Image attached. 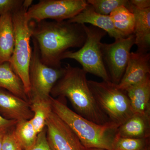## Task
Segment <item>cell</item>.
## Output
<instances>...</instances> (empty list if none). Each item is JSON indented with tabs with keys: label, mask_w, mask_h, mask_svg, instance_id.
Returning a JSON list of instances; mask_svg holds the SVG:
<instances>
[{
	"label": "cell",
	"mask_w": 150,
	"mask_h": 150,
	"mask_svg": "<svg viewBox=\"0 0 150 150\" xmlns=\"http://www.w3.org/2000/svg\"><path fill=\"white\" fill-rule=\"evenodd\" d=\"M87 5L85 0H41L30 7L26 15L29 21H64L77 15Z\"/></svg>",
	"instance_id": "cell-8"
},
{
	"label": "cell",
	"mask_w": 150,
	"mask_h": 150,
	"mask_svg": "<svg viewBox=\"0 0 150 150\" xmlns=\"http://www.w3.org/2000/svg\"><path fill=\"white\" fill-rule=\"evenodd\" d=\"M46 139L52 150H84L74 132L53 111L46 123Z\"/></svg>",
	"instance_id": "cell-10"
},
{
	"label": "cell",
	"mask_w": 150,
	"mask_h": 150,
	"mask_svg": "<svg viewBox=\"0 0 150 150\" xmlns=\"http://www.w3.org/2000/svg\"><path fill=\"white\" fill-rule=\"evenodd\" d=\"M50 100L52 111L74 132L85 148L111 150L119 126L112 122L99 125L89 121L70 109L63 97L51 96Z\"/></svg>",
	"instance_id": "cell-3"
},
{
	"label": "cell",
	"mask_w": 150,
	"mask_h": 150,
	"mask_svg": "<svg viewBox=\"0 0 150 150\" xmlns=\"http://www.w3.org/2000/svg\"><path fill=\"white\" fill-rule=\"evenodd\" d=\"M32 2V0H25L21 7L12 14L15 44L9 61L12 68L22 81L28 98L30 90L29 71L32 51L30 46L32 31L26 13Z\"/></svg>",
	"instance_id": "cell-4"
},
{
	"label": "cell",
	"mask_w": 150,
	"mask_h": 150,
	"mask_svg": "<svg viewBox=\"0 0 150 150\" xmlns=\"http://www.w3.org/2000/svg\"><path fill=\"white\" fill-rule=\"evenodd\" d=\"M115 29L124 37L134 34L135 18L134 14L125 6L115 9L109 15Z\"/></svg>",
	"instance_id": "cell-19"
},
{
	"label": "cell",
	"mask_w": 150,
	"mask_h": 150,
	"mask_svg": "<svg viewBox=\"0 0 150 150\" xmlns=\"http://www.w3.org/2000/svg\"><path fill=\"white\" fill-rule=\"evenodd\" d=\"M129 2L132 5L138 8H150V0H131Z\"/></svg>",
	"instance_id": "cell-28"
},
{
	"label": "cell",
	"mask_w": 150,
	"mask_h": 150,
	"mask_svg": "<svg viewBox=\"0 0 150 150\" xmlns=\"http://www.w3.org/2000/svg\"><path fill=\"white\" fill-rule=\"evenodd\" d=\"M67 21L69 22L79 24L88 23L104 30L115 40L125 38L115 29L109 16H105L98 13L88 4L77 15Z\"/></svg>",
	"instance_id": "cell-14"
},
{
	"label": "cell",
	"mask_w": 150,
	"mask_h": 150,
	"mask_svg": "<svg viewBox=\"0 0 150 150\" xmlns=\"http://www.w3.org/2000/svg\"><path fill=\"white\" fill-rule=\"evenodd\" d=\"M13 132L23 150L33 145L38 136L30 120L19 121L15 126Z\"/></svg>",
	"instance_id": "cell-21"
},
{
	"label": "cell",
	"mask_w": 150,
	"mask_h": 150,
	"mask_svg": "<svg viewBox=\"0 0 150 150\" xmlns=\"http://www.w3.org/2000/svg\"><path fill=\"white\" fill-rule=\"evenodd\" d=\"M88 4L93 7L98 13L109 16L115 9L121 6H126L127 0H88Z\"/></svg>",
	"instance_id": "cell-23"
},
{
	"label": "cell",
	"mask_w": 150,
	"mask_h": 150,
	"mask_svg": "<svg viewBox=\"0 0 150 150\" xmlns=\"http://www.w3.org/2000/svg\"><path fill=\"white\" fill-rule=\"evenodd\" d=\"M0 115L7 120L19 122L30 120L33 113L29 101L0 88Z\"/></svg>",
	"instance_id": "cell-12"
},
{
	"label": "cell",
	"mask_w": 150,
	"mask_h": 150,
	"mask_svg": "<svg viewBox=\"0 0 150 150\" xmlns=\"http://www.w3.org/2000/svg\"><path fill=\"white\" fill-rule=\"evenodd\" d=\"M84 150H108L105 149H100V148H88V149H86L85 148Z\"/></svg>",
	"instance_id": "cell-30"
},
{
	"label": "cell",
	"mask_w": 150,
	"mask_h": 150,
	"mask_svg": "<svg viewBox=\"0 0 150 150\" xmlns=\"http://www.w3.org/2000/svg\"><path fill=\"white\" fill-rule=\"evenodd\" d=\"M134 113L150 115V76L126 91Z\"/></svg>",
	"instance_id": "cell-15"
},
{
	"label": "cell",
	"mask_w": 150,
	"mask_h": 150,
	"mask_svg": "<svg viewBox=\"0 0 150 150\" xmlns=\"http://www.w3.org/2000/svg\"><path fill=\"white\" fill-rule=\"evenodd\" d=\"M133 13L135 18L134 34L138 52H149L150 46V8L139 9L128 1L126 6Z\"/></svg>",
	"instance_id": "cell-13"
},
{
	"label": "cell",
	"mask_w": 150,
	"mask_h": 150,
	"mask_svg": "<svg viewBox=\"0 0 150 150\" xmlns=\"http://www.w3.org/2000/svg\"><path fill=\"white\" fill-rule=\"evenodd\" d=\"M83 25L86 34L85 42L78 51H68L62 60L72 59L79 62L87 73L101 78L105 81H111L105 65L101 50V40L106 33L92 25Z\"/></svg>",
	"instance_id": "cell-6"
},
{
	"label": "cell",
	"mask_w": 150,
	"mask_h": 150,
	"mask_svg": "<svg viewBox=\"0 0 150 150\" xmlns=\"http://www.w3.org/2000/svg\"><path fill=\"white\" fill-rule=\"evenodd\" d=\"M144 150H150V146L147 148L146 149H145Z\"/></svg>",
	"instance_id": "cell-31"
},
{
	"label": "cell",
	"mask_w": 150,
	"mask_h": 150,
	"mask_svg": "<svg viewBox=\"0 0 150 150\" xmlns=\"http://www.w3.org/2000/svg\"><path fill=\"white\" fill-rule=\"evenodd\" d=\"M116 135L137 139H150V115L134 113L118 127Z\"/></svg>",
	"instance_id": "cell-16"
},
{
	"label": "cell",
	"mask_w": 150,
	"mask_h": 150,
	"mask_svg": "<svg viewBox=\"0 0 150 150\" xmlns=\"http://www.w3.org/2000/svg\"><path fill=\"white\" fill-rule=\"evenodd\" d=\"M150 146V139L126 138L115 135L111 150H144Z\"/></svg>",
	"instance_id": "cell-22"
},
{
	"label": "cell",
	"mask_w": 150,
	"mask_h": 150,
	"mask_svg": "<svg viewBox=\"0 0 150 150\" xmlns=\"http://www.w3.org/2000/svg\"><path fill=\"white\" fill-rule=\"evenodd\" d=\"M32 41L33 48L29 71V101L32 98L48 99L54 86L64 74L65 68H53L45 64L40 59L37 42L33 38Z\"/></svg>",
	"instance_id": "cell-7"
},
{
	"label": "cell",
	"mask_w": 150,
	"mask_h": 150,
	"mask_svg": "<svg viewBox=\"0 0 150 150\" xmlns=\"http://www.w3.org/2000/svg\"><path fill=\"white\" fill-rule=\"evenodd\" d=\"M23 1V0H0V17L17 10L21 7Z\"/></svg>",
	"instance_id": "cell-25"
},
{
	"label": "cell",
	"mask_w": 150,
	"mask_h": 150,
	"mask_svg": "<svg viewBox=\"0 0 150 150\" xmlns=\"http://www.w3.org/2000/svg\"><path fill=\"white\" fill-rule=\"evenodd\" d=\"M17 122L13 120L6 119L0 115V132L8 131L12 129Z\"/></svg>",
	"instance_id": "cell-27"
},
{
	"label": "cell",
	"mask_w": 150,
	"mask_h": 150,
	"mask_svg": "<svg viewBox=\"0 0 150 150\" xmlns=\"http://www.w3.org/2000/svg\"><path fill=\"white\" fill-rule=\"evenodd\" d=\"M91 91L100 110L119 126L134 114L126 92L111 81L88 80Z\"/></svg>",
	"instance_id": "cell-5"
},
{
	"label": "cell",
	"mask_w": 150,
	"mask_h": 150,
	"mask_svg": "<svg viewBox=\"0 0 150 150\" xmlns=\"http://www.w3.org/2000/svg\"><path fill=\"white\" fill-rule=\"evenodd\" d=\"M65 68L64 74L54 86L51 96L54 98H67L75 112L91 122L99 125L111 122L98 107L91 91L87 73L82 69L69 64Z\"/></svg>",
	"instance_id": "cell-2"
},
{
	"label": "cell",
	"mask_w": 150,
	"mask_h": 150,
	"mask_svg": "<svg viewBox=\"0 0 150 150\" xmlns=\"http://www.w3.org/2000/svg\"><path fill=\"white\" fill-rule=\"evenodd\" d=\"M7 131L0 132V150H1L3 140L5 134Z\"/></svg>",
	"instance_id": "cell-29"
},
{
	"label": "cell",
	"mask_w": 150,
	"mask_h": 150,
	"mask_svg": "<svg viewBox=\"0 0 150 150\" xmlns=\"http://www.w3.org/2000/svg\"><path fill=\"white\" fill-rule=\"evenodd\" d=\"M134 44V34L116 39L110 44L101 43L103 62L108 67L109 77L112 83L117 85L120 83L129 62L131 48Z\"/></svg>",
	"instance_id": "cell-9"
},
{
	"label": "cell",
	"mask_w": 150,
	"mask_h": 150,
	"mask_svg": "<svg viewBox=\"0 0 150 150\" xmlns=\"http://www.w3.org/2000/svg\"><path fill=\"white\" fill-rule=\"evenodd\" d=\"M29 102L30 109L33 113L30 121L38 134L45 129L46 120L52 111L50 97L48 99L32 98L30 100Z\"/></svg>",
	"instance_id": "cell-20"
},
{
	"label": "cell",
	"mask_w": 150,
	"mask_h": 150,
	"mask_svg": "<svg viewBox=\"0 0 150 150\" xmlns=\"http://www.w3.org/2000/svg\"><path fill=\"white\" fill-rule=\"evenodd\" d=\"M0 88L29 101L22 81L8 62L0 63Z\"/></svg>",
	"instance_id": "cell-18"
},
{
	"label": "cell",
	"mask_w": 150,
	"mask_h": 150,
	"mask_svg": "<svg viewBox=\"0 0 150 150\" xmlns=\"http://www.w3.org/2000/svg\"><path fill=\"white\" fill-rule=\"evenodd\" d=\"M13 129L7 131L5 134L1 150H23L15 136Z\"/></svg>",
	"instance_id": "cell-24"
},
{
	"label": "cell",
	"mask_w": 150,
	"mask_h": 150,
	"mask_svg": "<svg viewBox=\"0 0 150 150\" xmlns=\"http://www.w3.org/2000/svg\"><path fill=\"white\" fill-rule=\"evenodd\" d=\"M150 75L149 52H131L123 77L116 86L125 91L130 87L141 82Z\"/></svg>",
	"instance_id": "cell-11"
},
{
	"label": "cell",
	"mask_w": 150,
	"mask_h": 150,
	"mask_svg": "<svg viewBox=\"0 0 150 150\" xmlns=\"http://www.w3.org/2000/svg\"><path fill=\"white\" fill-rule=\"evenodd\" d=\"M24 150H52L46 139V129H45L38 134L37 139L33 145Z\"/></svg>",
	"instance_id": "cell-26"
},
{
	"label": "cell",
	"mask_w": 150,
	"mask_h": 150,
	"mask_svg": "<svg viewBox=\"0 0 150 150\" xmlns=\"http://www.w3.org/2000/svg\"><path fill=\"white\" fill-rule=\"evenodd\" d=\"M12 14L0 17V63L9 62L13 54L15 34Z\"/></svg>",
	"instance_id": "cell-17"
},
{
	"label": "cell",
	"mask_w": 150,
	"mask_h": 150,
	"mask_svg": "<svg viewBox=\"0 0 150 150\" xmlns=\"http://www.w3.org/2000/svg\"><path fill=\"white\" fill-rule=\"evenodd\" d=\"M32 38L37 42L40 59L48 67H62V57L71 48H81L86 39L83 25L62 21H30Z\"/></svg>",
	"instance_id": "cell-1"
}]
</instances>
